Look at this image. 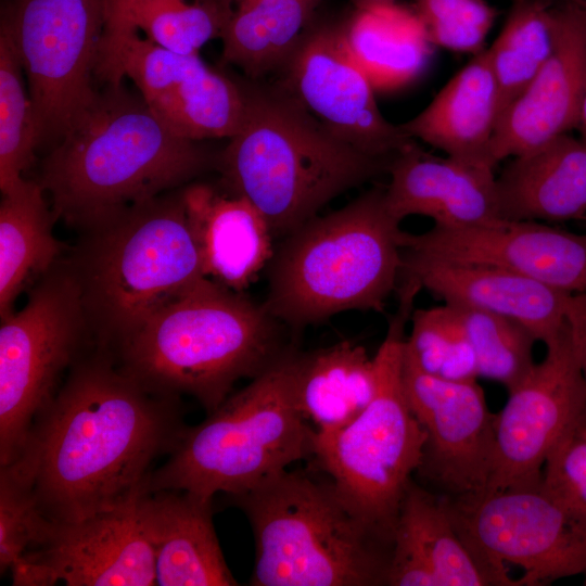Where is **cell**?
Returning a JSON list of instances; mask_svg holds the SVG:
<instances>
[{
    "mask_svg": "<svg viewBox=\"0 0 586 586\" xmlns=\"http://www.w3.org/2000/svg\"><path fill=\"white\" fill-rule=\"evenodd\" d=\"M181 408L180 397L149 390L94 345L4 468L49 520H84L148 493L152 463L169 455L187 426Z\"/></svg>",
    "mask_w": 586,
    "mask_h": 586,
    "instance_id": "1",
    "label": "cell"
},
{
    "mask_svg": "<svg viewBox=\"0 0 586 586\" xmlns=\"http://www.w3.org/2000/svg\"><path fill=\"white\" fill-rule=\"evenodd\" d=\"M216 160L173 132L142 97L109 86L53 146L36 181L55 220L84 231L180 187Z\"/></svg>",
    "mask_w": 586,
    "mask_h": 586,
    "instance_id": "2",
    "label": "cell"
},
{
    "mask_svg": "<svg viewBox=\"0 0 586 586\" xmlns=\"http://www.w3.org/2000/svg\"><path fill=\"white\" fill-rule=\"evenodd\" d=\"M249 87L245 119L217 156L228 190L246 198L273 235L286 237L330 201L388 170L317 119L280 82Z\"/></svg>",
    "mask_w": 586,
    "mask_h": 586,
    "instance_id": "3",
    "label": "cell"
},
{
    "mask_svg": "<svg viewBox=\"0 0 586 586\" xmlns=\"http://www.w3.org/2000/svg\"><path fill=\"white\" fill-rule=\"evenodd\" d=\"M281 326L263 304L206 278L107 352L149 390L190 395L209 413L239 380L257 377L294 346Z\"/></svg>",
    "mask_w": 586,
    "mask_h": 586,
    "instance_id": "4",
    "label": "cell"
},
{
    "mask_svg": "<svg viewBox=\"0 0 586 586\" xmlns=\"http://www.w3.org/2000/svg\"><path fill=\"white\" fill-rule=\"evenodd\" d=\"M67 262L97 346L112 351L204 279L181 191L82 231Z\"/></svg>",
    "mask_w": 586,
    "mask_h": 586,
    "instance_id": "5",
    "label": "cell"
},
{
    "mask_svg": "<svg viewBox=\"0 0 586 586\" xmlns=\"http://www.w3.org/2000/svg\"><path fill=\"white\" fill-rule=\"evenodd\" d=\"M400 231L383 188L315 216L273 252L265 309L295 333L344 311H383L402 273Z\"/></svg>",
    "mask_w": 586,
    "mask_h": 586,
    "instance_id": "6",
    "label": "cell"
},
{
    "mask_svg": "<svg viewBox=\"0 0 586 586\" xmlns=\"http://www.w3.org/2000/svg\"><path fill=\"white\" fill-rule=\"evenodd\" d=\"M228 497L254 535L250 585H385L392 547L351 510L323 473L285 470Z\"/></svg>",
    "mask_w": 586,
    "mask_h": 586,
    "instance_id": "7",
    "label": "cell"
},
{
    "mask_svg": "<svg viewBox=\"0 0 586 586\" xmlns=\"http://www.w3.org/2000/svg\"><path fill=\"white\" fill-rule=\"evenodd\" d=\"M292 346L207 418L187 425L168 459L153 470L148 493L173 489L205 500L245 493L314 456L315 429L294 394Z\"/></svg>",
    "mask_w": 586,
    "mask_h": 586,
    "instance_id": "8",
    "label": "cell"
},
{
    "mask_svg": "<svg viewBox=\"0 0 586 586\" xmlns=\"http://www.w3.org/2000/svg\"><path fill=\"white\" fill-rule=\"evenodd\" d=\"M421 288L404 281L399 304L373 356L371 402L345 425L315 431L310 468L330 479L344 502L392 547L402 501L419 471L426 435L406 397L403 365L406 324Z\"/></svg>",
    "mask_w": 586,
    "mask_h": 586,
    "instance_id": "9",
    "label": "cell"
},
{
    "mask_svg": "<svg viewBox=\"0 0 586 586\" xmlns=\"http://www.w3.org/2000/svg\"><path fill=\"white\" fill-rule=\"evenodd\" d=\"M94 345L77 280L60 259L24 307L1 319L0 467L18 457L65 372Z\"/></svg>",
    "mask_w": 586,
    "mask_h": 586,
    "instance_id": "10",
    "label": "cell"
},
{
    "mask_svg": "<svg viewBox=\"0 0 586 586\" xmlns=\"http://www.w3.org/2000/svg\"><path fill=\"white\" fill-rule=\"evenodd\" d=\"M104 22L105 0H20L2 21L27 78L38 146L56 145L95 99Z\"/></svg>",
    "mask_w": 586,
    "mask_h": 586,
    "instance_id": "11",
    "label": "cell"
},
{
    "mask_svg": "<svg viewBox=\"0 0 586 586\" xmlns=\"http://www.w3.org/2000/svg\"><path fill=\"white\" fill-rule=\"evenodd\" d=\"M447 498L467 537L494 566L523 570L521 586L586 574V520L553 498L542 479Z\"/></svg>",
    "mask_w": 586,
    "mask_h": 586,
    "instance_id": "12",
    "label": "cell"
},
{
    "mask_svg": "<svg viewBox=\"0 0 586 586\" xmlns=\"http://www.w3.org/2000/svg\"><path fill=\"white\" fill-rule=\"evenodd\" d=\"M508 393L495 417L492 470L483 492L539 481L550 451L586 411V385L568 323Z\"/></svg>",
    "mask_w": 586,
    "mask_h": 586,
    "instance_id": "13",
    "label": "cell"
},
{
    "mask_svg": "<svg viewBox=\"0 0 586 586\" xmlns=\"http://www.w3.org/2000/svg\"><path fill=\"white\" fill-rule=\"evenodd\" d=\"M281 82L317 119L361 152L393 160L416 140L381 113L375 90L351 55L342 26L306 31Z\"/></svg>",
    "mask_w": 586,
    "mask_h": 586,
    "instance_id": "14",
    "label": "cell"
},
{
    "mask_svg": "<svg viewBox=\"0 0 586 586\" xmlns=\"http://www.w3.org/2000/svg\"><path fill=\"white\" fill-rule=\"evenodd\" d=\"M403 380L409 406L422 426L425 446L418 471L456 498L483 492L494 453L495 417L476 380L429 374L406 354Z\"/></svg>",
    "mask_w": 586,
    "mask_h": 586,
    "instance_id": "15",
    "label": "cell"
},
{
    "mask_svg": "<svg viewBox=\"0 0 586 586\" xmlns=\"http://www.w3.org/2000/svg\"><path fill=\"white\" fill-rule=\"evenodd\" d=\"M403 251L467 264L505 268L569 294H586V234L531 220L497 221L460 229L400 231Z\"/></svg>",
    "mask_w": 586,
    "mask_h": 586,
    "instance_id": "16",
    "label": "cell"
},
{
    "mask_svg": "<svg viewBox=\"0 0 586 586\" xmlns=\"http://www.w3.org/2000/svg\"><path fill=\"white\" fill-rule=\"evenodd\" d=\"M143 496L77 522L52 521L43 538L22 557L41 564L54 584L156 585Z\"/></svg>",
    "mask_w": 586,
    "mask_h": 586,
    "instance_id": "17",
    "label": "cell"
},
{
    "mask_svg": "<svg viewBox=\"0 0 586 586\" xmlns=\"http://www.w3.org/2000/svg\"><path fill=\"white\" fill-rule=\"evenodd\" d=\"M385 585L521 586L467 537L447 496H436L413 480L397 517Z\"/></svg>",
    "mask_w": 586,
    "mask_h": 586,
    "instance_id": "18",
    "label": "cell"
},
{
    "mask_svg": "<svg viewBox=\"0 0 586 586\" xmlns=\"http://www.w3.org/2000/svg\"><path fill=\"white\" fill-rule=\"evenodd\" d=\"M556 18L550 58L498 119L492 143L496 165L577 128L586 91V11L564 1Z\"/></svg>",
    "mask_w": 586,
    "mask_h": 586,
    "instance_id": "19",
    "label": "cell"
},
{
    "mask_svg": "<svg viewBox=\"0 0 586 586\" xmlns=\"http://www.w3.org/2000/svg\"><path fill=\"white\" fill-rule=\"evenodd\" d=\"M444 303L518 321L545 345L566 327L572 294L511 270L418 255L402 250V273Z\"/></svg>",
    "mask_w": 586,
    "mask_h": 586,
    "instance_id": "20",
    "label": "cell"
},
{
    "mask_svg": "<svg viewBox=\"0 0 586 586\" xmlns=\"http://www.w3.org/2000/svg\"><path fill=\"white\" fill-rule=\"evenodd\" d=\"M387 173L385 201L399 222L423 216L434 227L460 229L502 219L492 167L434 156L413 142L392 160Z\"/></svg>",
    "mask_w": 586,
    "mask_h": 586,
    "instance_id": "21",
    "label": "cell"
},
{
    "mask_svg": "<svg viewBox=\"0 0 586 586\" xmlns=\"http://www.w3.org/2000/svg\"><path fill=\"white\" fill-rule=\"evenodd\" d=\"M206 278L243 292L269 265L273 233L244 196L193 183L181 190Z\"/></svg>",
    "mask_w": 586,
    "mask_h": 586,
    "instance_id": "22",
    "label": "cell"
},
{
    "mask_svg": "<svg viewBox=\"0 0 586 586\" xmlns=\"http://www.w3.org/2000/svg\"><path fill=\"white\" fill-rule=\"evenodd\" d=\"M499 115L498 86L484 48L400 127L448 157L495 168L492 143Z\"/></svg>",
    "mask_w": 586,
    "mask_h": 586,
    "instance_id": "23",
    "label": "cell"
},
{
    "mask_svg": "<svg viewBox=\"0 0 586 586\" xmlns=\"http://www.w3.org/2000/svg\"><path fill=\"white\" fill-rule=\"evenodd\" d=\"M142 507L154 549L156 585H238L216 535L213 500L164 489L144 494Z\"/></svg>",
    "mask_w": 586,
    "mask_h": 586,
    "instance_id": "24",
    "label": "cell"
},
{
    "mask_svg": "<svg viewBox=\"0 0 586 586\" xmlns=\"http://www.w3.org/2000/svg\"><path fill=\"white\" fill-rule=\"evenodd\" d=\"M502 219L546 224L586 217V138L562 135L524 153L497 177Z\"/></svg>",
    "mask_w": 586,
    "mask_h": 586,
    "instance_id": "25",
    "label": "cell"
},
{
    "mask_svg": "<svg viewBox=\"0 0 586 586\" xmlns=\"http://www.w3.org/2000/svg\"><path fill=\"white\" fill-rule=\"evenodd\" d=\"M342 33L375 92L396 91L413 82L435 48L416 10L396 1H358Z\"/></svg>",
    "mask_w": 586,
    "mask_h": 586,
    "instance_id": "26",
    "label": "cell"
},
{
    "mask_svg": "<svg viewBox=\"0 0 586 586\" xmlns=\"http://www.w3.org/2000/svg\"><path fill=\"white\" fill-rule=\"evenodd\" d=\"M293 383L298 409L317 432L339 429L371 402L373 357L351 341L308 353L296 352Z\"/></svg>",
    "mask_w": 586,
    "mask_h": 586,
    "instance_id": "27",
    "label": "cell"
},
{
    "mask_svg": "<svg viewBox=\"0 0 586 586\" xmlns=\"http://www.w3.org/2000/svg\"><path fill=\"white\" fill-rule=\"evenodd\" d=\"M36 180L2 194L0 205V317L14 311L18 295L30 289L60 259L63 245L52 232L55 221Z\"/></svg>",
    "mask_w": 586,
    "mask_h": 586,
    "instance_id": "28",
    "label": "cell"
},
{
    "mask_svg": "<svg viewBox=\"0 0 586 586\" xmlns=\"http://www.w3.org/2000/svg\"><path fill=\"white\" fill-rule=\"evenodd\" d=\"M322 0H241L222 33V60L256 79L279 67Z\"/></svg>",
    "mask_w": 586,
    "mask_h": 586,
    "instance_id": "29",
    "label": "cell"
},
{
    "mask_svg": "<svg viewBox=\"0 0 586 586\" xmlns=\"http://www.w3.org/2000/svg\"><path fill=\"white\" fill-rule=\"evenodd\" d=\"M249 87L207 65L148 105L177 136L192 141L232 138L241 128Z\"/></svg>",
    "mask_w": 586,
    "mask_h": 586,
    "instance_id": "30",
    "label": "cell"
},
{
    "mask_svg": "<svg viewBox=\"0 0 586 586\" xmlns=\"http://www.w3.org/2000/svg\"><path fill=\"white\" fill-rule=\"evenodd\" d=\"M553 3V0H512L504 27L487 49L499 91L500 115L555 49L557 5Z\"/></svg>",
    "mask_w": 586,
    "mask_h": 586,
    "instance_id": "31",
    "label": "cell"
},
{
    "mask_svg": "<svg viewBox=\"0 0 586 586\" xmlns=\"http://www.w3.org/2000/svg\"><path fill=\"white\" fill-rule=\"evenodd\" d=\"M23 67L8 31L0 34V189L18 188L38 148L33 104Z\"/></svg>",
    "mask_w": 586,
    "mask_h": 586,
    "instance_id": "32",
    "label": "cell"
},
{
    "mask_svg": "<svg viewBox=\"0 0 586 586\" xmlns=\"http://www.w3.org/2000/svg\"><path fill=\"white\" fill-rule=\"evenodd\" d=\"M405 352L424 372L454 381L477 380V360L457 306L413 309Z\"/></svg>",
    "mask_w": 586,
    "mask_h": 586,
    "instance_id": "33",
    "label": "cell"
},
{
    "mask_svg": "<svg viewBox=\"0 0 586 586\" xmlns=\"http://www.w3.org/2000/svg\"><path fill=\"white\" fill-rule=\"evenodd\" d=\"M231 13L228 0H144L133 25L161 47L195 55L209 40L221 38Z\"/></svg>",
    "mask_w": 586,
    "mask_h": 586,
    "instance_id": "34",
    "label": "cell"
},
{
    "mask_svg": "<svg viewBox=\"0 0 586 586\" xmlns=\"http://www.w3.org/2000/svg\"><path fill=\"white\" fill-rule=\"evenodd\" d=\"M457 307L476 355L479 378L498 382L509 392L535 365L533 347L536 337L515 320Z\"/></svg>",
    "mask_w": 586,
    "mask_h": 586,
    "instance_id": "35",
    "label": "cell"
},
{
    "mask_svg": "<svg viewBox=\"0 0 586 586\" xmlns=\"http://www.w3.org/2000/svg\"><path fill=\"white\" fill-rule=\"evenodd\" d=\"M434 47L477 53L494 24L497 11L486 0H415Z\"/></svg>",
    "mask_w": 586,
    "mask_h": 586,
    "instance_id": "36",
    "label": "cell"
},
{
    "mask_svg": "<svg viewBox=\"0 0 586 586\" xmlns=\"http://www.w3.org/2000/svg\"><path fill=\"white\" fill-rule=\"evenodd\" d=\"M52 521L40 511L30 488L0 467V572L5 573L38 544Z\"/></svg>",
    "mask_w": 586,
    "mask_h": 586,
    "instance_id": "37",
    "label": "cell"
},
{
    "mask_svg": "<svg viewBox=\"0 0 586 586\" xmlns=\"http://www.w3.org/2000/svg\"><path fill=\"white\" fill-rule=\"evenodd\" d=\"M205 65L199 54L176 53L138 34L122 58L124 77L135 82L146 103L166 94Z\"/></svg>",
    "mask_w": 586,
    "mask_h": 586,
    "instance_id": "38",
    "label": "cell"
},
{
    "mask_svg": "<svg viewBox=\"0 0 586 586\" xmlns=\"http://www.w3.org/2000/svg\"><path fill=\"white\" fill-rule=\"evenodd\" d=\"M542 483L570 512L586 520V411L548 455Z\"/></svg>",
    "mask_w": 586,
    "mask_h": 586,
    "instance_id": "39",
    "label": "cell"
},
{
    "mask_svg": "<svg viewBox=\"0 0 586 586\" xmlns=\"http://www.w3.org/2000/svg\"><path fill=\"white\" fill-rule=\"evenodd\" d=\"M144 0H105V22L95 74L111 87L122 86L123 53L138 34L133 16Z\"/></svg>",
    "mask_w": 586,
    "mask_h": 586,
    "instance_id": "40",
    "label": "cell"
},
{
    "mask_svg": "<svg viewBox=\"0 0 586 586\" xmlns=\"http://www.w3.org/2000/svg\"><path fill=\"white\" fill-rule=\"evenodd\" d=\"M566 323L586 385V294H572L570 296Z\"/></svg>",
    "mask_w": 586,
    "mask_h": 586,
    "instance_id": "41",
    "label": "cell"
},
{
    "mask_svg": "<svg viewBox=\"0 0 586 586\" xmlns=\"http://www.w3.org/2000/svg\"><path fill=\"white\" fill-rule=\"evenodd\" d=\"M577 128L582 130L584 137L586 138V91L581 105Z\"/></svg>",
    "mask_w": 586,
    "mask_h": 586,
    "instance_id": "42",
    "label": "cell"
},
{
    "mask_svg": "<svg viewBox=\"0 0 586 586\" xmlns=\"http://www.w3.org/2000/svg\"><path fill=\"white\" fill-rule=\"evenodd\" d=\"M564 1L579 8L583 11H586V0H564Z\"/></svg>",
    "mask_w": 586,
    "mask_h": 586,
    "instance_id": "43",
    "label": "cell"
},
{
    "mask_svg": "<svg viewBox=\"0 0 586 586\" xmlns=\"http://www.w3.org/2000/svg\"><path fill=\"white\" fill-rule=\"evenodd\" d=\"M358 1H366V2H391L396 0H358Z\"/></svg>",
    "mask_w": 586,
    "mask_h": 586,
    "instance_id": "44",
    "label": "cell"
},
{
    "mask_svg": "<svg viewBox=\"0 0 586 586\" xmlns=\"http://www.w3.org/2000/svg\"><path fill=\"white\" fill-rule=\"evenodd\" d=\"M584 585H586V574H585Z\"/></svg>",
    "mask_w": 586,
    "mask_h": 586,
    "instance_id": "45",
    "label": "cell"
}]
</instances>
